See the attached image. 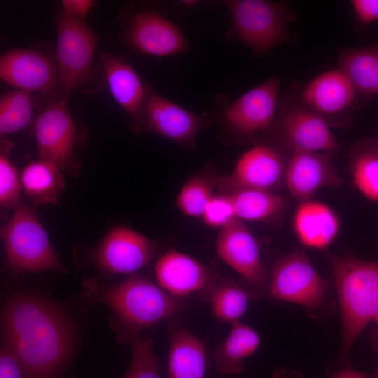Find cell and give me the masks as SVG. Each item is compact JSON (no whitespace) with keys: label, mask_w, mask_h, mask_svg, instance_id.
Wrapping results in <instances>:
<instances>
[{"label":"cell","mask_w":378,"mask_h":378,"mask_svg":"<svg viewBox=\"0 0 378 378\" xmlns=\"http://www.w3.org/2000/svg\"><path fill=\"white\" fill-rule=\"evenodd\" d=\"M2 324L23 378L59 377L74 344L71 326L59 309L38 295L19 293L6 302Z\"/></svg>","instance_id":"1"},{"label":"cell","mask_w":378,"mask_h":378,"mask_svg":"<svg viewBox=\"0 0 378 378\" xmlns=\"http://www.w3.org/2000/svg\"><path fill=\"white\" fill-rule=\"evenodd\" d=\"M342 323L340 360L378 312V262L350 256H329Z\"/></svg>","instance_id":"2"},{"label":"cell","mask_w":378,"mask_h":378,"mask_svg":"<svg viewBox=\"0 0 378 378\" xmlns=\"http://www.w3.org/2000/svg\"><path fill=\"white\" fill-rule=\"evenodd\" d=\"M85 287L84 298L108 307L119 323L132 330L155 325L188 307L178 298L138 276L113 286L87 281Z\"/></svg>","instance_id":"3"},{"label":"cell","mask_w":378,"mask_h":378,"mask_svg":"<svg viewBox=\"0 0 378 378\" xmlns=\"http://www.w3.org/2000/svg\"><path fill=\"white\" fill-rule=\"evenodd\" d=\"M56 62L64 95L76 90L93 93L103 87L104 75L92 66L98 36L85 20L61 10L56 21Z\"/></svg>","instance_id":"4"},{"label":"cell","mask_w":378,"mask_h":378,"mask_svg":"<svg viewBox=\"0 0 378 378\" xmlns=\"http://www.w3.org/2000/svg\"><path fill=\"white\" fill-rule=\"evenodd\" d=\"M231 24L225 35L239 41L256 55H263L292 38L288 24L295 19L284 2L265 0L225 1Z\"/></svg>","instance_id":"5"},{"label":"cell","mask_w":378,"mask_h":378,"mask_svg":"<svg viewBox=\"0 0 378 378\" xmlns=\"http://www.w3.org/2000/svg\"><path fill=\"white\" fill-rule=\"evenodd\" d=\"M6 263L15 273L66 269L55 251L34 208L20 205L1 227Z\"/></svg>","instance_id":"6"},{"label":"cell","mask_w":378,"mask_h":378,"mask_svg":"<svg viewBox=\"0 0 378 378\" xmlns=\"http://www.w3.org/2000/svg\"><path fill=\"white\" fill-rule=\"evenodd\" d=\"M280 80L272 76L231 102L224 94L214 99L212 111L235 139H247L270 130L279 104Z\"/></svg>","instance_id":"7"},{"label":"cell","mask_w":378,"mask_h":378,"mask_svg":"<svg viewBox=\"0 0 378 378\" xmlns=\"http://www.w3.org/2000/svg\"><path fill=\"white\" fill-rule=\"evenodd\" d=\"M288 94L330 126L346 125L363 99L338 68L326 71L305 83H293Z\"/></svg>","instance_id":"8"},{"label":"cell","mask_w":378,"mask_h":378,"mask_svg":"<svg viewBox=\"0 0 378 378\" xmlns=\"http://www.w3.org/2000/svg\"><path fill=\"white\" fill-rule=\"evenodd\" d=\"M270 130L275 140L291 152L330 153L339 148L329 124L288 93L279 100Z\"/></svg>","instance_id":"9"},{"label":"cell","mask_w":378,"mask_h":378,"mask_svg":"<svg viewBox=\"0 0 378 378\" xmlns=\"http://www.w3.org/2000/svg\"><path fill=\"white\" fill-rule=\"evenodd\" d=\"M267 288L276 300L312 310L323 307L328 299L326 281L300 250L293 251L275 262Z\"/></svg>","instance_id":"10"},{"label":"cell","mask_w":378,"mask_h":378,"mask_svg":"<svg viewBox=\"0 0 378 378\" xmlns=\"http://www.w3.org/2000/svg\"><path fill=\"white\" fill-rule=\"evenodd\" d=\"M214 120L211 113H194L169 100L148 84L138 132H152L192 150L195 148L197 134Z\"/></svg>","instance_id":"11"},{"label":"cell","mask_w":378,"mask_h":378,"mask_svg":"<svg viewBox=\"0 0 378 378\" xmlns=\"http://www.w3.org/2000/svg\"><path fill=\"white\" fill-rule=\"evenodd\" d=\"M120 34L127 46L144 55L168 57L190 49L180 27L167 18L162 8L133 11L125 18Z\"/></svg>","instance_id":"12"},{"label":"cell","mask_w":378,"mask_h":378,"mask_svg":"<svg viewBox=\"0 0 378 378\" xmlns=\"http://www.w3.org/2000/svg\"><path fill=\"white\" fill-rule=\"evenodd\" d=\"M69 99V96L63 95L51 102L34 122L39 159L61 170L72 167L78 136L76 125L68 108Z\"/></svg>","instance_id":"13"},{"label":"cell","mask_w":378,"mask_h":378,"mask_svg":"<svg viewBox=\"0 0 378 378\" xmlns=\"http://www.w3.org/2000/svg\"><path fill=\"white\" fill-rule=\"evenodd\" d=\"M1 80L17 90L64 94L56 59L32 49L13 48L1 55Z\"/></svg>","instance_id":"14"},{"label":"cell","mask_w":378,"mask_h":378,"mask_svg":"<svg viewBox=\"0 0 378 378\" xmlns=\"http://www.w3.org/2000/svg\"><path fill=\"white\" fill-rule=\"evenodd\" d=\"M155 252L153 241L128 227L118 226L101 241L94 260L107 274H129L146 266Z\"/></svg>","instance_id":"15"},{"label":"cell","mask_w":378,"mask_h":378,"mask_svg":"<svg viewBox=\"0 0 378 378\" xmlns=\"http://www.w3.org/2000/svg\"><path fill=\"white\" fill-rule=\"evenodd\" d=\"M216 251L225 263L249 284L260 290L268 286L258 243L242 220L234 219L220 229Z\"/></svg>","instance_id":"16"},{"label":"cell","mask_w":378,"mask_h":378,"mask_svg":"<svg viewBox=\"0 0 378 378\" xmlns=\"http://www.w3.org/2000/svg\"><path fill=\"white\" fill-rule=\"evenodd\" d=\"M286 167L277 149L270 145H256L239 158L226 183L232 191L242 188L272 190L284 182Z\"/></svg>","instance_id":"17"},{"label":"cell","mask_w":378,"mask_h":378,"mask_svg":"<svg viewBox=\"0 0 378 378\" xmlns=\"http://www.w3.org/2000/svg\"><path fill=\"white\" fill-rule=\"evenodd\" d=\"M330 153L292 152L286 164L284 183L290 195L300 202L323 187H337L342 179L335 171Z\"/></svg>","instance_id":"18"},{"label":"cell","mask_w":378,"mask_h":378,"mask_svg":"<svg viewBox=\"0 0 378 378\" xmlns=\"http://www.w3.org/2000/svg\"><path fill=\"white\" fill-rule=\"evenodd\" d=\"M99 59L111 96L130 117L134 131L138 132L148 84H144L126 57L101 51Z\"/></svg>","instance_id":"19"},{"label":"cell","mask_w":378,"mask_h":378,"mask_svg":"<svg viewBox=\"0 0 378 378\" xmlns=\"http://www.w3.org/2000/svg\"><path fill=\"white\" fill-rule=\"evenodd\" d=\"M154 270L159 286L176 298L200 291L209 284L211 277L209 270L204 264L175 250L162 255Z\"/></svg>","instance_id":"20"},{"label":"cell","mask_w":378,"mask_h":378,"mask_svg":"<svg viewBox=\"0 0 378 378\" xmlns=\"http://www.w3.org/2000/svg\"><path fill=\"white\" fill-rule=\"evenodd\" d=\"M293 228L302 244L310 248L323 250L337 237L340 222L330 206L309 200L300 202L295 209Z\"/></svg>","instance_id":"21"},{"label":"cell","mask_w":378,"mask_h":378,"mask_svg":"<svg viewBox=\"0 0 378 378\" xmlns=\"http://www.w3.org/2000/svg\"><path fill=\"white\" fill-rule=\"evenodd\" d=\"M206 366L204 342L186 330L176 331L169 345L167 378H204Z\"/></svg>","instance_id":"22"},{"label":"cell","mask_w":378,"mask_h":378,"mask_svg":"<svg viewBox=\"0 0 378 378\" xmlns=\"http://www.w3.org/2000/svg\"><path fill=\"white\" fill-rule=\"evenodd\" d=\"M337 68L363 99L378 96V44L342 50Z\"/></svg>","instance_id":"23"},{"label":"cell","mask_w":378,"mask_h":378,"mask_svg":"<svg viewBox=\"0 0 378 378\" xmlns=\"http://www.w3.org/2000/svg\"><path fill=\"white\" fill-rule=\"evenodd\" d=\"M260 338L251 327L240 321L232 324L224 342L214 352L217 369L225 374H237L244 368V360L255 353Z\"/></svg>","instance_id":"24"},{"label":"cell","mask_w":378,"mask_h":378,"mask_svg":"<svg viewBox=\"0 0 378 378\" xmlns=\"http://www.w3.org/2000/svg\"><path fill=\"white\" fill-rule=\"evenodd\" d=\"M20 181L24 193L35 204H56L64 187L62 170L40 159L23 168Z\"/></svg>","instance_id":"25"},{"label":"cell","mask_w":378,"mask_h":378,"mask_svg":"<svg viewBox=\"0 0 378 378\" xmlns=\"http://www.w3.org/2000/svg\"><path fill=\"white\" fill-rule=\"evenodd\" d=\"M229 195L236 217L242 221L267 220L277 214L284 205L283 198L272 190L242 188Z\"/></svg>","instance_id":"26"},{"label":"cell","mask_w":378,"mask_h":378,"mask_svg":"<svg viewBox=\"0 0 378 378\" xmlns=\"http://www.w3.org/2000/svg\"><path fill=\"white\" fill-rule=\"evenodd\" d=\"M352 181L367 199L378 202V148L375 139L359 143L351 153Z\"/></svg>","instance_id":"27"},{"label":"cell","mask_w":378,"mask_h":378,"mask_svg":"<svg viewBox=\"0 0 378 378\" xmlns=\"http://www.w3.org/2000/svg\"><path fill=\"white\" fill-rule=\"evenodd\" d=\"M34 102L31 93L13 89L0 97L1 136L25 128L32 120Z\"/></svg>","instance_id":"28"},{"label":"cell","mask_w":378,"mask_h":378,"mask_svg":"<svg viewBox=\"0 0 378 378\" xmlns=\"http://www.w3.org/2000/svg\"><path fill=\"white\" fill-rule=\"evenodd\" d=\"M249 296L245 289L234 281H224L213 290L210 303L218 319L232 324L239 321L246 312Z\"/></svg>","instance_id":"29"},{"label":"cell","mask_w":378,"mask_h":378,"mask_svg":"<svg viewBox=\"0 0 378 378\" xmlns=\"http://www.w3.org/2000/svg\"><path fill=\"white\" fill-rule=\"evenodd\" d=\"M214 190V186L209 179L192 177L181 188L176 199V206L187 216L201 218L215 194Z\"/></svg>","instance_id":"30"},{"label":"cell","mask_w":378,"mask_h":378,"mask_svg":"<svg viewBox=\"0 0 378 378\" xmlns=\"http://www.w3.org/2000/svg\"><path fill=\"white\" fill-rule=\"evenodd\" d=\"M153 345L150 339L139 337L134 340L132 359L124 378H162Z\"/></svg>","instance_id":"31"},{"label":"cell","mask_w":378,"mask_h":378,"mask_svg":"<svg viewBox=\"0 0 378 378\" xmlns=\"http://www.w3.org/2000/svg\"><path fill=\"white\" fill-rule=\"evenodd\" d=\"M7 154L4 147L0 155V204L2 209L19 206L22 189L20 176Z\"/></svg>","instance_id":"32"},{"label":"cell","mask_w":378,"mask_h":378,"mask_svg":"<svg viewBox=\"0 0 378 378\" xmlns=\"http://www.w3.org/2000/svg\"><path fill=\"white\" fill-rule=\"evenodd\" d=\"M206 225L221 229L237 219L230 195H214L201 217Z\"/></svg>","instance_id":"33"},{"label":"cell","mask_w":378,"mask_h":378,"mask_svg":"<svg viewBox=\"0 0 378 378\" xmlns=\"http://www.w3.org/2000/svg\"><path fill=\"white\" fill-rule=\"evenodd\" d=\"M356 18L357 31H363L378 20V0L350 1Z\"/></svg>","instance_id":"34"},{"label":"cell","mask_w":378,"mask_h":378,"mask_svg":"<svg viewBox=\"0 0 378 378\" xmlns=\"http://www.w3.org/2000/svg\"><path fill=\"white\" fill-rule=\"evenodd\" d=\"M0 378H23L20 362L13 349L6 341L0 353Z\"/></svg>","instance_id":"35"},{"label":"cell","mask_w":378,"mask_h":378,"mask_svg":"<svg viewBox=\"0 0 378 378\" xmlns=\"http://www.w3.org/2000/svg\"><path fill=\"white\" fill-rule=\"evenodd\" d=\"M61 4L62 10L67 14L76 18L85 20L94 1L92 0H63Z\"/></svg>","instance_id":"36"},{"label":"cell","mask_w":378,"mask_h":378,"mask_svg":"<svg viewBox=\"0 0 378 378\" xmlns=\"http://www.w3.org/2000/svg\"><path fill=\"white\" fill-rule=\"evenodd\" d=\"M331 378H376L359 372L350 365L341 369L336 372Z\"/></svg>","instance_id":"37"},{"label":"cell","mask_w":378,"mask_h":378,"mask_svg":"<svg viewBox=\"0 0 378 378\" xmlns=\"http://www.w3.org/2000/svg\"><path fill=\"white\" fill-rule=\"evenodd\" d=\"M272 378H303V375L298 370L281 369L274 374Z\"/></svg>","instance_id":"38"},{"label":"cell","mask_w":378,"mask_h":378,"mask_svg":"<svg viewBox=\"0 0 378 378\" xmlns=\"http://www.w3.org/2000/svg\"><path fill=\"white\" fill-rule=\"evenodd\" d=\"M373 320L376 322V323L377 324L378 326V312L377 314L375 315L374 318H373Z\"/></svg>","instance_id":"39"},{"label":"cell","mask_w":378,"mask_h":378,"mask_svg":"<svg viewBox=\"0 0 378 378\" xmlns=\"http://www.w3.org/2000/svg\"><path fill=\"white\" fill-rule=\"evenodd\" d=\"M376 378H378V367H377V372H376V376H375Z\"/></svg>","instance_id":"40"},{"label":"cell","mask_w":378,"mask_h":378,"mask_svg":"<svg viewBox=\"0 0 378 378\" xmlns=\"http://www.w3.org/2000/svg\"><path fill=\"white\" fill-rule=\"evenodd\" d=\"M375 141H376L377 146V148H378V139H375Z\"/></svg>","instance_id":"41"},{"label":"cell","mask_w":378,"mask_h":378,"mask_svg":"<svg viewBox=\"0 0 378 378\" xmlns=\"http://www.w3.org/2000/svg\"><path fill=\"white\" fill-rule=\"evenodd\" d=\"M69 378H75V377H69Z\"/></svg>","instance_id":"42"}]
</instances>
